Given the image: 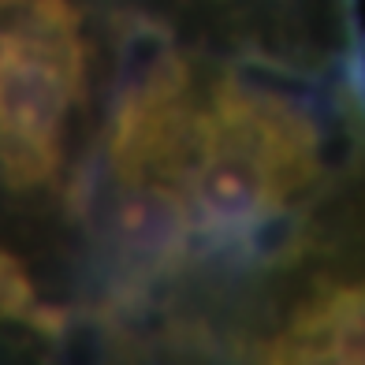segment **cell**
Returning <instances> with one entry per match:
<instances>
[{
	"label": "cell",
	"mask_w": 365,
	"mask_h": 365,
	"mask_svg": "<svg viewBox=\"0 0 365 365\" xmlns=\"http://www.w3.org/2000/svg\"><path fill=\"white\" fill-rule=\"evenodd\" d=\"M321 175L317 127L294 97L224 71L197 90L172 187L202 239H254Z\"/></svg>",
	"instance_id": "obj_1"
},
{
	"label": "cell",
	"mask_w": 365,
	"mask_h": 365,
	"mask_svg": "<svg viewBox=\"0 0 365 365\" xmlns=\"http://www.w3.org/2000/svg\"><path fill=\"white\" fill-rule=\"evenodd\" d=\"M86 71L90 41L75 0H4L0 145L8 190L53 182Z\"/></svg>",
	"instance_id": "obj_2"
},
{
	"label": "cell",
	"mask_w": 365,
	"mask_h": 365,
	"mask_svg": "<svg viewBox=\"0 0 365 365\" xmlns=\"http://www.w3.org/2000/svg\"><path fill=\"white\" fill-rule=\"evenodd\" d=\"M261 365H365V279L324 287L302 302Z\"/></svg>",
	"instance_id": "obj_3"
}]
</instances>
